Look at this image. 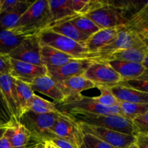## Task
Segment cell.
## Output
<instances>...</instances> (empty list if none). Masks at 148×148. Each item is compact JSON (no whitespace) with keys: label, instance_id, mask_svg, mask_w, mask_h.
I'll use <instances>...</instances> for the list:
<instances>
[{"label":"cell","instance_id":"c3c4849f","mask_svg":"<svg viewBox=\"0 0 148 148\" xmlns=\"http://www.w3.org/2000/svg\"><path fill=\"white\" fill-rule=\"evenodd\" d=\"M0 7H1V0H0Z\"/></svg>","mask_w":148,"mask_h":148},{"label":"cell","instance_id":"6da1fadb","mask_svg":"<svg viewBox=\"0 0 148 148\" xmlns=\"http://www.w3.org/2000/svg\"><path fill=\"white\" fill-rule=\"evenodd\" d=\"M147 2L148 1H105L103 6L85 16L94 22L100 29L121 27L125 25Z\"/></svg>","mask_w":148,"mask_h":148},{"label":"cell","instance_id":"277c9868","mask_svg":"<svg viewBox=\"0 0 148 148\" xmlns=\"http://www.w3.org/2000/svg\"><path fill=\"white\" fill-rule=\"evenodd\" d=\"M40 46H48L72 56L75 59L99 61L98 53H90L77 42L62 35L45 30L38 35Z\"/></svg>","mask_w":148,"mask_h":148},{"label":"cell","instance_id":"4dcf8cb0","mask_svg":"<svg viewBox=\"0 0 148 148\" xmlns=\"http://www.w3.org/2000/svg\"><path fill=\"white\" fill-rule=\"evenodd\" d=\"M69 22L79 31L89 37L100 30L94 22L85 15H77L75 18L69 20Z\"/></svg>","mask_w":148,"mask_h":148},{"label":"cell","instance_id":"f1b7e54d","mask_svg":"<svg viewBox=\"0 0 148 148\" xmlns=\"http://www.w3.org/2000/svg\"><path fill=\"white\" fill-rule=\"evenodd\" d=\"M71 7L76 14L86 15L87 14L103 6L104 0H70Z\"/></svg>","mask_w":148,"mask_h":148},{"label":"cell","instance_id":"ba28073f","mask_svg":"<svg viewBox=\"0 0 148 148\" xmlns=\"http://www.w3.org/2000/svg\"><path fill=\"white\" fill-rule=\"evenodd\" d=\"M145 44L148 45L147 41L143 40L140 36L127 29L125 26H122L115 40L100 49L97 53L99 55V61H107L110 55L118 51Z\"/></svg>","mask_w":148,"mask_h":148},{"label":"cell","instance_id":"30bf717a","mask_svg":"<svg viewBox=\"0 0 148 148\" xmlns=\"http://www.w3.org/2000/svg\"><path fill=\"white\" fill-rule=\"evenodd\" d=\"M4 136L8 139L12 148H33L43 143L40 138L16 121L8 123Z\"/></svg>","mask_w":148,"mask_h":148},{"label":"cell","instance_id":"52a82bcc","mask_svg":"<svg viewBox=\"0 0 148 148\" xmlns=\"http://www.w3.org/2000/svg\"><path fill=\"white\" fill-rule=\"evenodd\" d=\"M83 76L96 87L115 86L121 78L106 61H94L87 69Z\"/></svg>","mask_w":148,"mask_h":148},{"label":"cell","instance_id":"484cf974","mask_svg":"<svg viewBox=\"0 0 148 148\" xmlns=\"http://www.w3.org/2000/svg\"><path fill=\"white\" fill-rule=\"evenodd\" d=\"M32 3L33 1H23L14 10L0 14V29L11 30Z\"/></svg>","mask_w":148,"mask_h":148},{"label":"cell","instance_id":"836d02e7","mask_svg":"<svg viewBox=\"0 0 148 148\" xmlns=\"http://www.w3.org/2000/svg\"><path fill=\"white\" fill-rule=\"evenodd\" d=\"M101 92V95L98 96L91 97V99L97 103L106 107H114L119 106V102L116 98L114 96L108 87H96Z\"/></svg>","mask_w":148,"mask_h":148},{"label":"cell","instance_id":"60d3db41","mask_svg":"<svg viewBox=\"0 0 148 148\" xmlns=\"http://www.w3.org/2000/svg\"><path fill=\"white\" fill-rule=\"evenodd\" d=\"M0 148H12L8 139L5 136H3L0 139Z\"/></svg>","mask_w":148,"mask_h":148},{"label":"cell","instance_id":"ee69618b","mask_svg":"<svg viewBox=\"0 0 148 148\" xmlns=\"http://www.w3.org/2000/svg\"><path fill=\"white\" fill-rule=\"evenodd\" d=\"M147 59H148V55H147V56L144 58L143 62L141 63V64L143 65V66H144V67L147 69Z\"/></svg>","mask_w":148,"mask_h":148},{"label":"cell","instance_id":"5bb4252c","mask_svg":"<svg viewBox=\"0 0 148 148\" xmlns=\"http://www.w3.org/2000/svg\"><path fill=\"white\" fill-rule=\"evenodd\" d=\"M93 62L90 59H77L59 67L49 69L47 75L56 82H60L72 77L83 75Z\"/></svg>","mask_w":148,"mask_h":148},{"label":"cell","instance_id":"9a60e30c","mask_svg":"<svg viewBox=\"0 0 148 148\" xmlns=\"http://www.w3.org/2000/svg\"><path fill=\"white\" fill-rule=\"evenodd\" d=\"M0 89L7 101L13 119L18 122L21 116V108L13 78L10 75L0 73Z\"/></svg>","mask_w":148,"mask_h":148},{"label":"cell","instance_id":"4316f807","mask_svg":"<svg viewBox=\"0 0 148 148\" xmlns=\"http://www.w3.org/2000/svg\"><path fill=\"white\" fill-rule=\"evenodd\" d=\"M25 38L13 34L10 30L0 29V53L8 56Z\"/></svg>","mask_w":148,"mask_h":148},{"label":"cell","instance_id":"8992f818","mask_svg":"<svg viewBox=\"0 0 148 148\" xmlns=\"http://www.w3.org/2000/svg\"><path fill=\"white\" fill-rule=\"evenodd\" d=\"M56 108L60 113L69 111H84L93 114L101 115H120L123 116L119 106L114 107H106L97 103L91 99V97L84 96L82 94L73 98H69L62 103L56 104Z\"/></svg>","mask_w":148,"mask_h":148},{"label":"cell","instance_id":"f546056e","mask_svg":"<svg viewBox=\"0 0 148 148\" xmlns=\"http://www.w3.org/2000/svg\"><path fill=\"white\" fill-rule=\"evenodd\" d=\"M28 110L37 114H48V113L58 112L56 108V103L42 98L38 95L33 94L28 106Z\"/></svg>","mask_w":148,"mask_h":148},{"label":"cell","instance_id":"7402d4cb","mask_svg":"<svg viewBox=\"0 0 148 148\" xmlns=\"http://www.w3.org/2000/svg\"><path fill=\"white\" fill-rule=\"evenodd\" d=\"M126 27L142 38L148 40V2L130 18L125 25Z\"/></svg>","mask_w":148,"mask_h":148},{"label":"cell","instance_id":"7bdbcfd3","mask_svg":"<svg viewBox=\"0 0 148 148\" xmlns=\"http://www.w3.org/2000/svg\"><path fill=\"white\" fill-rule=\"evenodd\" d=\"M7 124H6V125L4 126H1V127H0V139L4 136V133H5L6 132V130H7Z\"/></svg>","mask_w":148,"mask_h":148},{"label":"cell","instance_id":"f35d334b","mask_svg":"<svg viewBox=\"0 0 148 148\" xmlns=\"http://www.w3.org/2000/svg\"><path fill=\"white\" fill-rule=\"evenodd\" d=\"M10 58L7 55L0 53V73L10 75Z\"/></svg>","mask_w":148,"mask_h":148},{"label":"cell","instance_id":"7c38bea8","mask_svg":"<svg viewBox=\"0 0 148 148\" xmlns=\"http://www.w3.org/2000/svg\"><path fill=\"white\" fill-rule=\"evenodd\" d=\"M10 75L14 79L30 85L36 78L47 75V69L43 66L23 62L10 58Z\"/></svg>","mask_w":148,"mask_h":148},{"label":"cell","instance_id":"d6a6232c","mask_svg":"<svg viewBox=\"0 0 148 148\" xmlns=\"http://www.w3.org/2000/svg\"><path fill=\"white\" fill-rule=\"evenodd\" d=\"M78 148H113L95 136L85 133L80 130Z\"/></svg>","mask_w":148,"mask_h":148},{"label":"cell","instance_id":"8d00e7d4","mask_svg":"<svg viewBox=\"0 0 148 148\" xmlns=\"http://www.w3.org/2000/svg\"><path fill=\"white\" fill-rule=\"evenodd\" d=\"M0 119L4 121L5 124H8L12 121H15L13 119L1 89H0Z\"/></svg>","mask_w":148,"mask_h":148},{"label":"cell","instance_id":"b9f144b4","mask_svg":"<svg viewBox=\"0 0 148 148\" xmlns=\"http://www.w3.org/2000/svg\"><path fill=\"white\" fill-rule=\"evenodd\" d=\"M43 143H44V145L46 148H59L57 146L55 145L54 144H53L50 141H45Z\"/></svg>","mask_w":148,"mask_h":148},{"label":"cell","instance_id":"1f68e13d","mask_svg":"<svg viewBox=\"0 0 148 148\" xmlns=\"http://www.w3.org/2000/svg\"><path fill=\"white\" fill-rule=\"evenodd\" d=\"M119 108L124 117L132 119L136 116L148 113V104L119 102Z\"/></svg>","mask_w":148,"mask_h":148},{"label":"cell","instance_id":"2e32d148","mask_svg":"<svg viewBox=\"0 0 148 148\" xmlns=\"http://www.w3.org/2000/svg\"><path fill=\"white\" fill-rule=\"evenodd\" d=\"M110 66L120 75L121 80L143 79L148 80L147 69L141 64L121 60L106 61Z\"/></svg>","mask_w":148,"mask_h":148},{"label":"cell","instance_id":"d590c367","mask_svg":"<svg viewBox=\"0 0 148 148\" xmlns=\"http://www.w3.org/2000/svg\"><path fill=\"white\" fill-rule=\"evenodd\" d=\"M136 134L138 133H148V113L136 116L132 119Z\"/></svg>","mask_w":148,"mask_h":148},{"label":"cell","instance_id":"d6986e66","mask_svg":"<svg viewBox=\"0 0 148 148\" xmlns=\"http://www.w3.org/2000/svg\"><path fill=\"white\" fill-rule=\"evenodd\" d=\"M48 3L51 15V25L48 28L79 15L72 10L70 0H48Z\"/></svg>","mask_w":148,"mask_h":148},{"label":"cell","instance_id":"9c48e42d","mask_svg":"<svg viewBox=\"0 0 148 148\" xmlns=\"http://www.w3.org/2000/svg\"><path fill=\"white\" fill-rule=\"evenodd\" d=\"M77 124L81 131L95 136L113 148H126L135 142V137L133 135L102 127H93L78 123Z\"/></svg>","mask_w":148,"mask_h":148},{"label":"cell","instance_id":"e0dca14e","mask_svg":"<svg viewBox=\"0 0 148 148\" xmlns=\"http://www.w3.org/2000/svg\"><path fill=\"white\" fill-rule=\"evenodd\" d=\"M30 86L33 91H37L50 97L55 103H62L65 101L64 95L58 87L57 83L48 75L36 78L30 84Z\"/></svg>","mask_w":148,"mask_h":148},{"label":"cell","instance_id":"7a4b0ae2","mask_svg":"<svg viewBox=\"0 0 148 148\" xmlns=\"http://www.w3.org/2000/svg\"><path fill=\"white\" fill-rule=\"evenodd\" d=\"M51 25V15L48 0L33 1L20 17L10 31L17 36L30 37L38 36Z\"/></svg>","mask_w":148,"mask_h":148},{"label":"cell","instance_id":"83f0119b","mask_svg":"<svg viewBox=\"0 0 148 148\" xmlns=\"http://www.w3.org/2000/svg\"><path fill=\"white\" fill-rule=\"evenodd\" d=\"M13 81H14V84L15 85L16 90H17L20 108H21L22 116L25 112L29 111V103L34 94V91L31 89L29 84L20 82L14 79H13Z\"/></svg>","mask_w":148,"mask_h":148},{"label":"cell","instance_id":"f6af8a7d","mask_svg":"<svg viewBox=\"0 0 148 148\" xmlns=\"http://www.w3.org/2000/svg\"><path fill=\"white\" fill-rule=\"evenodd\" d=\"M33 148H46V147H45V145H44V143H39L38 145H37L36 147H33Z\"/></svg>","mask_w":148,"mask_h":148},{"label":"cell","instance_id":"3957f363","mask_svg":"<svg viewBox=\"0 0 148 148\" xmlns=\"http://www.w3.org/2000/svg\"><path fill=\"white\" fill-rule=\"evenodd\" d=\"M67 115L78 124H84L93 127L108 129L119 132L135 136L132 120L120 115H101L84 111H69L62 113Z\"/></svg>","mask_w":148,"mask_h":148},{"label":"cell","instance_id":"44dd1931","mask_svg":"<svg viewBox=\"0 0 148 148\" xmlns=\"http://www.w3.org/2000/svg\"><path fill=\"white\" fill-rule=\"evenodd\" d=\"M40 60L42 66H45L48 71L77 59L50 46H40Z\"/></svg>","mask_w":148,"mask_h":148},{"label":"cell","instance_id":"5b68a950","mask_svg":"<svg viewBox=\"0 0 148 148\" xmlns=\"http://www.w3.org/2000/svg\"><path fill=\"white\" fill-rule=\"evenodd\" d=\"M60 114L59 111L37 114L29 110L20 116L18 122L44 143L45 141L57 137L51 132V130Z\"/></svg>","mask_w":148,"mask_h":148},{"label":"cell","instance_id":"8fae6325","mask_svg":"<svg viewBox=\"0 0 148 148\" xmlns=\"http://www.w3.org/2000/svg\"><path fill=\"white\" fill-rule=\"evenodd\" d=\"M8 56L15 60L42 66L40 60V45L38 36L26 37Z\"/></svg>","mask_w":148,"mask_h":148},{"label":"cell","instance_id":"603a6c76","mask_svg":"<svg viewBox=\"0 0 148 148\" xmlns=\"http://www.w3.org/2000/svg\"><path fill=\"white\" fill-rule=\"evenodd\" d=\"M109 89L119 102L148 104V93L134 90L118 85L110 87Z\"/></svg>","mask_w":148,"mask_h":148},{"label":"cell","instance_id":"ac0fdd59","mask_svg":"<svg viewBox=\"0 0 148 148\" xmlns=\"http://www.w3.org/2000/svg\"><path fill=\"white\" fill-rule=\"evenodd\" d=\"M65 100L80 95L81 92L95 88V85L83 75L74 76L60 82H56Z\"/></svg>","mask_w":148,"mask_h":148},{"label":"cell","instance_id":"bcb514c9","mask_svg":"<svg viewBox=\"0 0 148 148\" xmlns=\"http://www.w3.org/2000/svg\"><path fill=\"white\" fill-rule=\"evenodd\" d=\"M126 148H139V147L136 145L135 143H132V144L130 145H129L128 147H126Z\"/></svg>","mask_w":148,"mask_h":148},{"label":"cell","instance_id":"cb8c5ba5","mask_svg":"<svg viewBox=\"0 0 148 148\" xmlns=\"http://www.w3.org/2000/svg\"><path fill=\"white\" fill-rule=\"evenodd\" d=\"M147 55H148V45L145 44L118 51L110 55L107 61L121 60L141 64Z\"/></svg>","mask_w":148,"mask_h":148},{"label":"cell","instance_id":"74e56055","mask_svg":"<svg viewBox=\"0 0 148 148\" xmlns=\"http://www.w3.org/2000/svg\"><path fill=\"white\" fill-rule=\"evenodd\" d=\"M22 1L20 0H1L0 14L13 11L18 7Z\"/></svg>","mask_w":148,"mask_h":148},{"label":"cell","instance_id":"d4e9b609","mask_svg":"<svg viewBox=\"0 0 148 148\" xmlns=\"http://www.w3.org/2000/svg\"><path fill=\"white\" fill-rule=\"evenodd\" d=\"M46 30H49L58 34L62 35L68 38L77 42L83 46L86 40L89 38V36L79 31L75 26L71 24L69 21L54 25Z\"/></svg>","mask_w":148,"mask_h":148},{"label":"cell","instance_id":"4fadbf2b","mask_svg":"<svg viewBox=\"0 0 148 148\" xmlns=\"http://www.w3.org/2000/svg\"><path fill=\"white\" fill-rule=\"evenodd\" d=\"M51 132L59 138L69 142L78 147L80 130L77 124L67 115L61 113Z\"/></svg>","mask_w":148,"mask_h":148},{"label":"cell","instance_id":"e575fe53","mask_svg":"<svg viewBox=\"0 0 148 148\" xmlns=\"http://www.w3.org/2000/svg\"><path fill=\"white\" fill-rule=\"evenodd\" d=\"M120 86L126 87L134 90L148 93V80L143 79H123L118 84Z\"/></svg>","mask_w":148,"mask_h":148},{"label":"cell","instance_id":"ab89813d","mask_svg":"<svg viewBox=\"0 0 148 148\" xmlns=\"http://www.w3.org/2000/svg\"><path fill=\"white\" fill-rule=\"evenodd\" d=\"M136 145L139 148H148V133H138L135 136Z\"/></svg>","mask_w":148,"mask_h":148},{"label":"cell","instance_id":"7dc6e473","mask_svg":"<svg viewBox=\"0 0 148 148\" xmlns=\"http://www.w3.org/2000/svg\"><path fill=\"white\" fill-rule=\"evenodd\" d=\"M6 124H5L4 121H1V120L0 119V127H1V126H4V125H6Z\"/></svg>","mask_w":148,"mask_h":148},{"label":"cell","instance_id":"ffe728a7","mask_svg":"<svg viewBox=\"0 0 148 148\" xmlns=\"http://www.w3.org/2000/svg\"><path fill=\"white\" fill-rule=\"evenodd\" d=\"M121 27L100 29L98 32L90 36L84 44V47L90 53H97L100 49L115 40Z\"/></svg>","mask_w":148,"mask_h":148}]
</instances>
